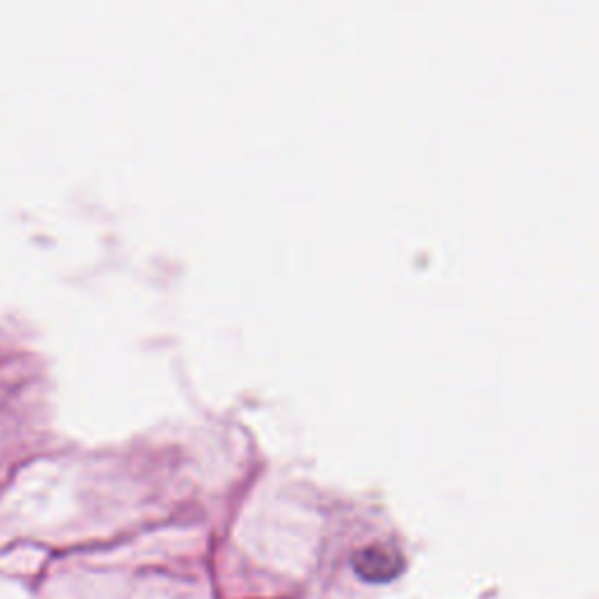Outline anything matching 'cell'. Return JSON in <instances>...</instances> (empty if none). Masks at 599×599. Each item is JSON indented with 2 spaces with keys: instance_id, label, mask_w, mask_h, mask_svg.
<instances>
[{
  "instance_id": "1",
  "label": "cell",
  "mask_w": 599,
  "mask_h": 599,
  "mask_svg": "<svg viewBox=\"0 0 599 599\" xmlns=\"http://www.w3.org/2000/svg\"><path fill=\"white\" fill-rule=\"evenodd\" d=\"M354 569L361 578L372 581V583H382V581H392L394 576L400 574L403 560L394 548L374 544V546L361 548L356 552Z\"/></svg>"
}]
</instances>
